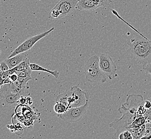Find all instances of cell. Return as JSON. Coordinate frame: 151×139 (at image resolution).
I'll return each instance as SVG.
<instances>
[{
	"mask_svg": "<svg viewBox=\"0 0 151 139\" xmlns=\"http://www.w3.org/2000/svg\"><path fill=\"white\" fill-rule=\"evenodd\" d=\"M111 11L114 15L127 24L142 37V38H132L129 43L130 51L134 60L142 64V65L151 63V41L122 18L116 11L112 10Z\"/></svg>",
	"mask_w": 151,
	"mask_h": 139,
	"instance_id": "cell-1",
	"label": "cell"
},
{
	"mask_svg": "<svg viewBox=\"0 0 151 139\" xmlns=\"http://www.w3.org/2000/svg\"><path fill=\"white\" fill-rule=\"evenodd\" d=\"M89 98L90 94L87 92L77 86H73L70 90L56 96L55 101L65 104L69 109L71 107H78L84 105Z\"/></svg>",
	"mask_w": 151,
	"mask_h": 139,
	"instance_id": "cell-2",
	"label": "cell"
},
{
	"mask_svg": "<svg viewBox=\"0 0 151 139\" xmlns=\"http://www.w3.org/2000/svg\"><path fill=\"white\" fill-rule=\"evenodd\" d=\"M99 56L93 55L85 64L84 73L87 81L94 86L107 81V77L103 73L99 65Z\"/></svg>",
	"mask_w": 151,
	"mask_h": 139,
	"instance_id": "cell-3",
	"label": "cell"
},
{
	"mask_svg": "<svg viewBox=\"0 0 151 139\" xmlns=\"http://www.w3.org/2000/svg\"><path fill=\"white\" fill-rule=\"evenodd\" d=\"M24 92L14 93L12 92L7 84L1 86L0 105L2 112L8 114L15 110L20 98Z\"/></svg>",
	"mask_w": 151,
	"mask_h": 139,
	"instance_id": "cell-4",
	"label": "cell"
},
{
	"mask_svg": "<svg viewBox=\"0 0 151 139\" xmlns=\"http://www.w3.org/2000/svg\"><path fill=\"white\" fill-rule=\"evenodd\" d=\"M55 29L54 27H52L50 29L47 31L46 32L36 35L31 38H28L26 40L20 44L19 46L17 47L8 57V58H11L16 55L19 54L21 53L26 52L32 48L33 46H35L37 42L40 40L46 37L50 34L51 32Z\"/></svg>",
	"mask_w": 151,
	"mask_h": 139,
	"instance_id": "cell-5",
	"label": "cell"
},
{
	"mask_svg": "<svg viewBox=\"0 0 151 139\" xmlns=\"http://www.w3.org/2000/svg\"><path fill=\"white\" fill-rule=\"evenodd\" d=\"M90 98L88 99L86 103L78 107L69 108L63 114L59 115V117L63 120L70 123H75L81 120L87 112L89 105Z\"/></svg>",
	"mask_w": 151,
	"mask_h": 139,
	"instance_id": "cell-6",
	"label": "cell"
},
{
	"mask_svg": "<svg viewBox=\"0 0 151 139\" xmlns=\"http://www.w3.org/2000/svg\"><path fill=\"white\" fill-rule=\"evenodd\" d=\"M99 65L102 72L110 80L117 77V67L111 56L107 54L99 56Z\"/></svg>",
	"mask_w": 151,
	"mask_h": 139,
	"instance_id": "cell-7",
	"label": "cell"
},
{
	"mask_svg": "<svg viewBox=\"0 0 151 139\" xmlns=\"http://www.w3.org/2000/svg\"><path fill=\"white\" fill-rule=\"evenodd\" d=\"M78 0H60L54 7L61 14L60 18L70 15L76 9Z\"/></svg>",
	"mask_w": 151,
	"mask_h": 139,
	"instance_id": "cell-8",
	"label": "cell"
},
{
	"mask_svg": "<svg viewBox=\"0 0 151 139\" xmlns=\"http://www.w3.org/2000/svg\"><path fill=\"white\" fill-rule=\"evenodd\" d=\"M105 6V4L100 0H78L76 9L79 11L93 10Z\"/></svg>",
	"mask_w": 151,
	"mask_h": 139,
	"instance_id": "cell-9",
	"label": "cell"
},
{
	"mask_svg": "<svg viewBox=\"0 0 151 139\" xmlns=\"http://www.w3.org/2000/svg\"><path fill=\"white\" fill-rule=\"evenodd\" d=\"M32 79V77H28L23 78L19 77L17 80L11 84H8V87L12 92L14 93H19L25 92L26 90V85L27 82Z\"/></svg>",
	"mask_w": 151,
	"mask_h": 139,
	"instance_id": "cell-10",
	"label": "cell"
},
{
	"mask_svg": "<svg viewBox=\"0 0 151 139\" xmlns=\"http://www.w3.org/2000/svg\"><path fill=\"white\" fill-rule=\"evenodd\" d=\"M26 58V55L24 52L16 55L11 58H6L4 61L9 66L10 69H12L16 66H17L18 65L20 64L21 62H22Z\"/></svg>",
	"mask_w": 151,
	"mask_h": 139,
	"instance_id": "cell-11",
	"label": "cell"
},
{
	"mask_svg": "<svg viewBox=\"0 0 151 139\" xmlns=\"http://www.w3.org/2000/svg\"><path fill=\"white\" fill-rule=\"evenodd\" d=\"M112 139H136L131 130L129 129L116 130Z\"/></svg>",
	"mask_w": 151,
	"mask_h": 139,
	"instance_id": "cell-12",
	"label": "cell"
},
{
	"mask_svg": "<svg viewBox=\"0 0 151 139\" xmlns=\"http://www.w3.org/2000/svg\"><path fill=\"white\" fill-rule=\"evenodd\" d=\"M30 67L32 71H43L46 72L48 73L53 75L55 78L58 79L60 76V72L56 71V70H50L47 69L46 68H45L43 67H41L38 64L35 63H31L30 64Z\"/></svg>",
	"mask_w": 151,
	"mask_h": 139,
	"instance_id": "cell-13",
	"label": "cell"
},
{
	"mask_svg": "<svg viewBox=\"0 0 151 139\" xmlns=\"http://www.w3.org/2000/svg\"><path fill=\"white\" fill-rule=\"evenodd\" d=\"M30 64L31 63L29 62V59L26 58L22 62H21L20 64L13 68L12 69L15 71V73L29 70H31Z\"/></svg>",
	"mask_w": 151,
	"mask_h": 139,
	"instance_id": "cell-14",
	"label": "cell"
},
{
	"mask_svg": "<svg viewBox=\"0 0 151 139\" xmlns=\"http://www.w3.org/2000/svg\"><path fill=\"white\" fill-rule=\"evenodd\" d=\"M68 110V109L65 104L59 102H56V104L54 107V111L58 115H61V114L65 113Z\"/></svg>",
	"mask_w": 151,
	"mask_h": 139,
	"instance_id": "cell-15",
	"label": "cell"
},
{
	"mask_svg": "<svg viewBox=\"0 0 151 139\" xmlns=\"http://www.w3.org/2000/svg\"><path fill=\"white\" fill-rule=\"evenodd\" d=\"M15 71L13 70V69H10L8 71L4 72H1V80L0 81H3L6 80L7 78H8L10 75H12V74L15 73Z\"/></svg>",
	"mask_w": 151,
	"mask_h": 139,
	"instance_id": "cell-16",
	"label": "cell"
},
{
	"mask_svg": "<svg viewBox=\"0 0 151 139\" xmlns=\"http://www.w3.org/2000/svg\"><path fill=\"white\" fill-rule=\"evenodd\" d=\"M32 72V70L31 69L22 71V72H16V73L18 75L19 77L26 78L28 77H31Z\"/></svg>",
	"mask_w": 151,
	"mask_h": 139,
	"instance_id": "cell-17",
	"label": "cell"
},
{
	"mask_svg": "<svg viewBox=\"0 0 151 139\" xmlns=\"http://www.w3.org/2000/svg\"><path fill=\"white\" fill-rule=\"evenodd\" d=\"M142 70L147 73H148L151 75V63L144 64L142 65ZM151 101V97L148 99Z\"/></svg>",
	"mask_w": 151,
	"mask_h": 139,
	"instance_id": "cell-18",
	"label": "cell"
},
{
	"mask_svg": "<svg viewBox=\"0 0 151 139\" xmlns=\"http://www.w3.org/2000/svg\"><path fill=\"white\" fill-rule=\"evenodd\" d=\"M10 70L9 66L6 63V62L4 61L1 63V72H4Z\"/></svg>",
	"mask_w": 151,
	"mask_h": 139,
	"instance_id": "cell-19",
	"label": "cell"
},
{
	"mask_svg": "<svg viewBox=\"0 0 151 139\" xmlns=\"http://www.w3.org/2000/svg\"><path fill=\"white\" fill-rule=\"evenodd\" d=\"M18 78H19L18 75L16 73H14V74H12V75H10V76L9 77V79H10V81L12 82H12H14L15 81H17Z\"/></svg>",
	"mask_w": 151,
	"mask_h": 139,
	"instance_id": "cell-20",
	"label": "cell"
},
{
	"mask_svg": "<svg viewBox=\"0 0 151 139\" xmlns=\"http://www.w3.org/2000/svg\"><path fill=\"white\" fill-rule=\"evenodd\" d=\"M100 1L105 4V6H108L112 2L111 0H100Z\"/></svg>",
	"mask_w": 151,
	"mask_h": 139,
	"instance_id": "cell-21",
	"label": "cell"
},
{
	"mask_svg": "<svg viewBox=\"0 0 151 139\" xmlns=\"http://www.w3.org/2000/svg\"><path fill=\"white\" fill-rule=\"evenodd\" d=\"M139 139H151V135H144L142 137H141Z\"/></svg>",
	"mask_w": 151,
	"mask_h": 139,
	"instance_id": "cell-22",
	"label": "cell"
},
{
	"mask_svg": "<svg viewBox=\"0 0 151 139\" xmlns=\"http://www.w3.org/2000/svg\"><path fill=\"white\" fill-rule=\"evenodd\" d=\"M146 123H150L151 124V114H150L148 117L147 118L146 120Z\"/></svg>",
	"mask_w": 151,
	"mask_h": 139,
	"instance_id": "cell-23",
	"label": "cell"
}]
</instances>
